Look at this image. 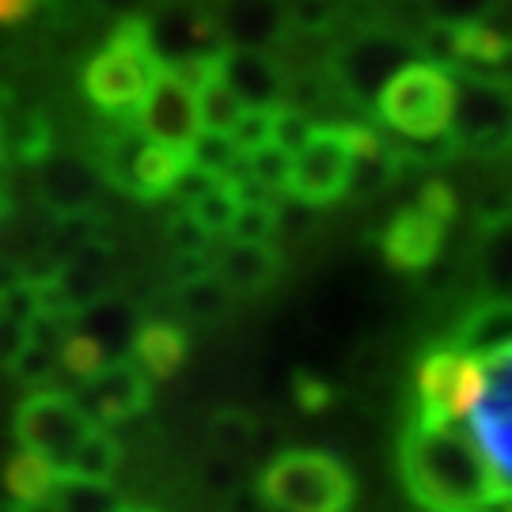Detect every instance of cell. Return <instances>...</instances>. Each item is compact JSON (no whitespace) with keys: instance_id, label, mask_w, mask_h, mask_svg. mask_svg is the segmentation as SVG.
I'll use <instances>...</instances> for the list:
<instances>
[{"instance_id":"6da1fadb","label":"cell","mask_w":512,"mask_h":512,"mask_svg":"<svg viewBox=\"0 0 512 512\" xmlns=\"http://www.w3.org/2000/svg\"><path fill=\"white\" fill-rule=\"evenodd\" d=\"M399 475L421 512H490L501 505L486 459L456 418L414 410L399 440Z\"/></svg>"},{"instance_id":"7a4b0ae2","label":"cell","mask_w":512,"mask_h":512,"mask_svg":"<svg viewBox=\"0 0 512 512\" xmlns=\"http://www.w3.org/2000/svg\"><path fill=\"white\" fill-rule=\"evenodd\" d=\"M452 418L486 459L501 509L512 512V353L463 361Z\"/></svg>"},{"instance_id":"3957f363","label":"cell","mask_w":512,"mask_h":512,"mask_svg":"<svg viewBox=\"0 0 512 512\" xmlns=\"http://www.w3.org/2000/svg\"><path fill=\"white\" fill-rule=\"evenodd\" d=\"M164 76L145 35V19H122L107 46L84 65V95L110 126H129L145 107L152 84Z\"/></svg>"},{"instance_id":"277c9868","label":"cell","mask_w":512,"mask_h":512,"mask_svg":"<svg viewBox=\"0 0 512 512\" xmlns=\"http://www.w3.org/2000/svg\"><path fill=\"white\" fill-rule=\"evenodd\" d=\"M258 494L274 512H349L357 501V482L338 456L296 448L262 467Z\"/></svg>"},{"instance_id":"5b68a950","label":"cell","mask_w":512,"mask_h":512,"mask_svg":"<svg viewBox=\"0 0 512 512\" xmlns=\"http://www.w3.org/2000/svg\"><path fill=\"white\" fill-rule=\"evenodd\" d=\"M95 167L103 171L107 186L122 190L137 202H160L171 198L175 186L190 171V152L179 148H164L156 141H148L137 129V122L129 126H110L99 145L92 152Z\"/></svg>"},{"instance_id":"8992f818","label":"cell","mask_w":512,"mask_h":512,"mask_svg":"<svg viewBox=\"0 0 512 512\" xmlns=\"http://www.w3.org/2000/svg\"><path fill=\"white\" fill-rule=\"evenodd\" d=\"M456 103V73L433 61H414L376 99V118L403 141H444Z\"/></svg>"},{"instance_id":"52a82bcc","label":"cell","mask_w":512,"mask_h":512,"mask_svg":"<svg viewBox=\"0 0 512 512\" xmlns=\"http://www.w3.org/2000/svg\"><path fill=\"white\" fill-rule=\"evenodd\" d=\"M95 433V421L84 414V406L76 403V395L61 387L31 391L16 406V440L19 452L35 456L46 463L57 478L73 475V463L80 448Z\"/></svg>"},{"instance_id":"ba28073f","label":"cell","mask_w":512,"mask_h":512,"mask_svg":"<svg viewBox=\"0 0 512 512\" xmlns=\"http://www.w3.org/2000/svg\"><path fill=\"white\" fill-rule=\"evenodd\" d=\"M361 133H365V122H330V126L323 122L308 145L293 156L285 198L304 205V209H323V205L342 202L349 194Z\"/></svg>"},{"instance_id":"9c48e42d","label":"cell","mask_w":512,"mask_h":512,"mask_svg":"<svg viewBox=\"0 0 512 512\" xmlns=\"http://www.w3.org/2000/svg\"><path fill=\"white\" fill-rule=\"evenodd\" d=\"M418 57V42H410L399 31H357L349 35L334 54H330V84L342 95H349L353 103L376 107V99L384 95V88L395 76L410 69Z\"/></svg>"},{"instance_id":"30bf717a","label":"cell","mask_w":512,"mask_h":512,"mask_svg":"<svg viewBox=\"0 0 512 512\" xmlns=\"http://www.w3.org/2000/svg\"><path fill=\"white\" fill-rule=\"evenodd\" d=\"M444 148L475 156L512 148V84L486 76H456V103Z\"/></svg>"},{"instance_id":"8fae6325","label":"cell","mask_w":512,"mask_h":512,"mask_svg":"<svg viewBox=\"0 0 512 512\" xmlns=\"http://www.w3.org/2000/svg\"><path fill=\"white\" fill-rule=\"evenodd\" d=\"M456 217V198L444 183H425L414 194V202H406L391 224L384 228V258L403 270V274H421L437 262L448 224Z\"/></svg>"},{"instance_id":"7c38bea8","label":"cell","mask_w":512,"mask_h":512,"mask_svg":"<svg viewBox=\"0 0 512 512\" xmlns=\"http://www.w3.org/2000/svg\"><path fill=\"white\" fill-rule=\"evenodd\" d=\"M38 202L46 205L61 220H84L99 209V198L107 190L103 171L95 167L92 156H76L54 148L42 164L35 167Z\"/></svg>"},{"instance_id":"4fadbf2b","label":"cell","mask_w":512,"mask_h":512,"mask_svg":"<svg viewBox=\"0 0 512 512\" xmlns=\"http://www.w3.org/2000/svg\"><path fill=\"white\" fill-rule=\"evenodd\" d=\"M76 403L84 406V414L99 429H110V425H122V421L145 414L152 403V380L141 372L133 357H122V361H110L107 368H99L92 380H84Z\"/></svg>"},{"instance_id":"5bb4252c","label":"cell","mask_w":512,"mask_h":512,"mask_svg":"<svg viewBox=\"0 0 512 512\" xmlns=\"http://www.w3.org/2000/svg\"><path fill=\"white\" fill-rule=\"evenodd\" d=\"M137 129L145 133L148 141H156V145L190 152V145L202 137V114H198L194 84L175 73L160 76L152 84L141 114H137Z\"/></svg>"},{"instance_id":"9a60e30c","label":"cell","mask_w":512,"mask_h":512,"mask_svg":"<svg viewBox=\"0 0 512 512\" xmlns=\"http://www.w3.org/2000/svg\"><path fill=\"white\" fill-rule=\"evenodd\" d=\"M220 80L232 88L243 110H277L285 103L289 76L270 54L255 50H220L217 57Z\"/></svg>"},{"instance_id":"2e32d148","label":"cell","mask_w":512,"mask_h":512,"mask_svg":"<svg viewBox=\"0 0 512 512\" xmlns=\"http://www.w3.org/2000/svg\"><path fill=\"white\" fill-rule=\"evenodd\" d=\"M224 50H255V54H270L281 38L289 35V4H270V0H255V4H228L213 12Z\"/></svg>"},{"instance_id":"e0dca14e","label":"cell","mask_w":512,"mask_h":512,"mask_svg":"<svg viewBox=\"0 0 512 512\" xmlns=\"http://www.w3.org/2000/svg\"><path fill=\"white\" fill-rule=\"evenodd\" d=\"M209 274L217 277L232 296H258L281 277V251L224 239L209 255Z\"/></svg>"},{"instance_id":"ac0fdd59","label":"cell","mask_w":512,"mask_h":512,"mask_svg":"<svg viewBox=\"0 0 512 512\" xmlns=\"http://www.w3.org/2000/svg\"><path fill=\"white\" fill-rule=\"evenodd\" d=\"M452 349L463 361H486L512 353V300H482L452 330Z\"/></svg>"},{"instance_id":"d6986e66","label":"cell","mask_w":512,"mask_h":512,"mask_svg":"<svg viewBox=\"0 0 512 512\" xmlns=\"http://www.w3.org/2000/svg\"><path fill=\"white\" fill-rule=\"evenodd\" d=\"M475 274L482 300H512V213H486L475 228Z\"/></svg>"},{"instance_id":"ffe728a7","label":"cell","mask_w":512,"mask_h":512,"mask_svg":"<svg viewBox=\"0 0 512 512\" xmlns=\"http://www.w3.org/2000/svg\"><path fill=\"white\" fill-rule=\"evenodd\" d=\"M145 327V319L137 315V308L129 300H118V296H103L99 304H92L88 311H80L73 319V330L84 334L88 342L103 349L107 361H122L133 353V342Z\"/></svg>"},{"instance_id":"44dd1931","label":"cell","mask_w":512,"mask_h":512,"mask_svg":"<svg viewBox=\"0 0 512 512\" xmlns=\"http://www.w3.org/2000/svg\"><path fill=\"white\" fill-rule=\"evenodd\" d=\"M186 349H190V334H186L175 319H145V327L137 334V342H133V361L141 365L152 384H160L167 376H175L186 361Z\"/></svg>"},{"instance_id":"7402d4cb","label":"cell","mask_w":512,"mask_h":512,"mask_svg":"<svg viewBox=\"0 0 512 512\" xmlns=\"http://www.w3.org/2000/svg\"><path fill=\"white\" fill-rule=\"evenodd\" d=\"M50 152H54V129L46 122V114L31 107L0 110V160L4 164L38 167Z\"/></svg>"},{"instance_id":"603a6c76","label":"cell","mask_w":512,"mask_h":512,"mask_svg":"<svg viewBox=\"0 0 512 512\" xmlns=\"http://www.w3.org/2000/svg\"><path fill=\"white\" fill-rule=\"evenodd\" d=\"M232 304L236 296L228 293L213 274L190 277L183 285L171 289V315L179 327H217L232 315Z\"/></svg>"},{"instance_id":"cb8c5ba5","label":"cell","mask_w":512,"mask_h":512,"mask_svg":"<svg viewBox=\"0 0 512 512\" xmlns=\"http://www.w3.org/2000/svg\"><path fill=\"white\" fill-rule=\"evenodd\" d=\"M57 475L38 463L35 456L27 452H16L8 459L4 467V490L12 497V509L16 512H38V509H50V497H54Z\"/></svg>"},{"instance_id":"d4e9b609","label":"cell","mask_w":512,"mask_h":512,"mask_svg":"<svg viewBox=\"0 0 512 512\" xmlns=\"http://www.w3.org/2000/svg\"><path fill=\"white\" fill-rule=\"evenodd\" d=\"M243 198H239L236 190V179H228V183H209V190H202L194 202L183 205V213H190V220L202 228L209 239L217 236H228L232 232V224H236V213Z\"/></svg>"},{"instance_id":"484cf974","label":"cell","mask_w":512,"mask_h":512,"mask_svg":"<svg viewBox=\"0 0 512 512\" xmlns=\"http://www.w3.org/2000/svg\"><path fill=\"white\" fill-rule=\"evenodd\" d=\"M194 92H198V114H202L205 133H232V126H236L239 114H243V103H239L236 95H232V88L220 80L217 61L194 80Z\"/></svg>"},{"instance_id":"4316f807","label":"cell","mask_w":512,"mask_h":512,"mask_svg":"<svg viewBox=\"0 0 512 512\" xmlns=\"http://www.w3.org/2000/svg\"><path fill=\"white\" fill-rule=\"evenodd\" d=\"M126 501L110 482H88V478H57L54 497L46 512H122Z\"/></svg>"},{"instance_id":"83f0119b","label":"cell","mask_w":512,"mask_h":512,"mask_svg":"<svg viewBox=\"0 0 512 512\" xmlns=\"http://www.w3.org/2000/svg\"><path fill=\"white\" fill-rule=\"evenodd\" d=\"M243 152L236 148V141L228 137V133H205L190 145V167L194 171H202L209 179H220V183H228V179H239L243 175Z\"/></svg>"},{"instance_id":"f1b7e54d","label":"cell","mask_w":512,"mask_h":512,"mask_svg":"<svg viewBox=\"0 0 512 512\" xmlns=\"http://www.w3.org/2000/svg\"><path fill=\"white\" fill-rule=\"evenodd\" d=\"M277 236H281V205L270 198H251L239 205L236 224L228 232L232 243H255V247H277Z\"/></svg>"},{"instance_id":"f546056e","label":"cell","mask_w":512,"mask_h":512,"mask_svg":"<svg viewBox=\"0 0 512 512\" xmlns=\"http://www.w3.org/2000/svg\"><path fill=\"white\" fill-rule=\"evenodd\" d=\"M118 463H122V444H118V437H114L110 429H99V425H95V433L88 437V444L80 448V456H76L73 475L69 478L110 482L114 471H118Z\"/></svg>"},{"instance_id":"4dcf8cb0","label":"cell","mask_w":512,"mask_h":512,"mask_svg":"<svg viewBox=\"0 0 512 512\" xmlns=\"http://www.w3.org/2000/svg\"><path fill=\"white\" fill-rule=\"evenodd\" d=\"M258 440V421L243 410H220L213 418V444L220 456L243 459Z\"/></svg>"},{"instance_id":"1f68e13d","label":"cell","mask_w":512,"mask_h":512,"mask_svg":"<svg viewBox=\"0 0 512 512\" xmlns=\"http://www.w3.org/2000/svg\"><path fill=\"white\" fill-rule=\"evenodd\" d=\"M274 118H277V110H243V114H239V122L232 126L228 137L236 141V148L243 152V160H251L262 148L274 145Z\"/></svg>"},{"instance_id":"d6a6232c","label":"cell","mask_w":512,"mask_h":512,"mask_svg":"<svg viewBox=\"0 0 512 512\" xmlns=\"http://www.w3.org/2000/svg\"><path fill=\"white\" fill-rule=\"evenodd\" d=\"M338 16H342V8H330V4H293L289 8V31L296 27L300 35H327Z\"/></svg>"},{"instance_id":"836d02e7","label":"cell","mask_w":512,"mask_h":512,"mask_svg":"<svg viewBox=\"0 0 512 512\" xmlns=\"http://www.w3.org/2000/svg\"><path fill=\"white\" fill-rule=\"evenodd\" d=\"M296 391H300V403L308 406V410H319V406H323L330 399L327 387H323V384H311L308 376H300V380H296Z\"/></svg>"},{"instance_id":"e575fe53","label":"cell","mask_w":512,"mask_h":512,"mask_svg":"<svg viewBox=\"0 0 512 512\" xmlns=\"http://www.w3.org/2000/svg\"><path fill=\"white\" fill-rule=\"evenodd\" d=\"M31 12L27 4H0V19H23Z\"/></svg>"},{"instance_id":"d590c367","label":"cell","mask_w":512,"mask_h":512,"mask_svg":"<svg viewBox=\"0 0 512 512\" xmlns=\"http://www.w3.org/2000/svg\"><path fill=\"white\" fill-rule=\"evenodd\" d=\"M4 160H0V213H4V209H8V175H4Z\"/></svg>"},{"instance_id":"8d00e7d4","label":"cell","mask_w":512,"mask_h":512,"mask_svg":"<svg viewBox=\"0 0 512 512\" xmlns=\"http://www.w3.org/2000/svg\"><path fill=\"white\" fill-rule=\"evenodd\" d=\"M122 512H160V509H152V505H126Z\"/></svg>"},{"instance_id":"74e56055","label":"cell","mask_w":512,"mask_h":512,"mask_svg":"<svg viewBox=\"0 0 512 512\" xmlns=\"http://www.w3.org/2000/svg\"><path fill=\"white\" fill-rule=\"evenodd\" d=\"M0 110H4V103H0Z\"/></svg>"}]
</instances>
